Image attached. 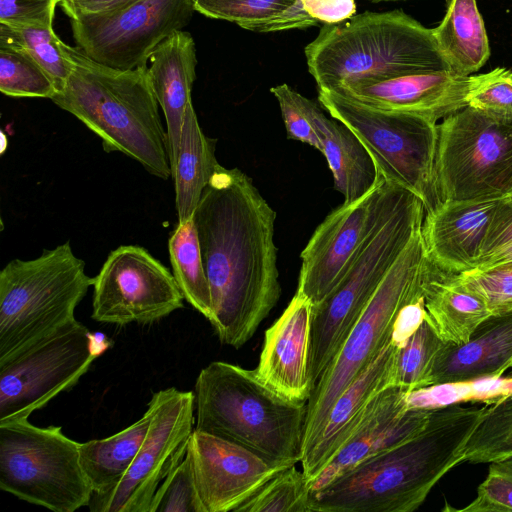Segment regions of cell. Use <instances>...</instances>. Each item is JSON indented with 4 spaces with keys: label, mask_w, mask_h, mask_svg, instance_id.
Returning <instances> with one entry per match:
<instances>
[{
    "label": "cell",
    "mask_w": 512,
    "mask_h": 512,
    "mask_svg": "<svg viewBox=\"0 0 512 512\" xmlns=\"http://www.w3.org/2000/svg\"><path fill=\"white\" fill-rule=\"evenodd\" d=\"M219 340L246 344L277 304L276 212L237 168L217 166L193 215Z\"/></svg>",
    "instance_id": "1"
},
{
    "label": "cell",
    "mask_w": 512,
    "mask_h": 512,
    "mask_svg": "<svg viewBox=\"0 0 512 512\" xmlns=\"http://www.w3.org/2000/svg\"><path fill=\"white\" fill-rule=\"evenodd\" d=\"M486 406L432 408L414 437L382 451L310 493L311 512H412L435 484L464 461Z\"/></svg>",
    "instance_id": "2"
},
{
    "label": "cell",
    "mask_w": 512,
    "mask_h": 512,
    "mask_svg": "<svg viewBox=\"0 0 512 512\" xmlns=\"http://www.w3.org/2000/svg\"><path fill=\"white\" fill-rule=\"evenodd\" d=\"M72 72L51 100L80 120L106 152H121L150 174L172 176L167 131L148 76V66L120 70L102 65L62 41Z\"/></svg>",
    "instance_id": "3"
},
{
    "label": "cell",
    "mask_w": 512,
    "mask_h": 512,
    "mask_svg": "<svg viewBox=\"0 0 512 512\" xmlns=\"http://www.w3.org/2000/svg\"><path fill=\"white\" fill-rule=\"evenodd\" d=\"M304 51L318 90L451 70L433 30L402 10L366 11L339 23L324 24Z\"/></svg>",
    "instance_id": "4"
},
{
    "label": "cell",
    "mask_w": 512,
    "mask_h": 512,
    "mask_svg": "<svg viewBox=\"0 0 512 512\" xmlns=\"http://www.w3.org/2000/svg\"><path fill=\"white\" fill-rule=\"evenodd\" d=\"M195 427L280 466L301 462L308 402L280 395L250 370L224 361L195 382Z\"/></svg>",
    "instance_id": "5"
},
{
    "label": "cell",
    "mask_w": 512,
    "mask_h": 512,
    "mask_svg": "<svg viewBox=\"0 0 512 512\" xmlns=\"http://www.w3.org/2000/svg\"><path fill=\"white\" fill-rule=\"evenodd\" d=\"M93 282L69 242L7 263L0 272V364L75 321Z\"/></svg>",
    "instance_id": "6"
},
{
    "label": "cell",
    "mask_w": 512,
    "mask_h": 512,
    "mask_svg": "<svg viewBox=\"0 0 512 512\" xmlns=\"http://www.w3.org/2000/svg\"><path fill=\"white\" fill-rule=\"evenodd\" d=\"M424 216L423 202L407 192L366 239L335 288L312 305L310 375L314 387L386 274L422 227Z\"/></svg>",
    "instance_id": "7"
},
{
    "label": "cell",
    "mask_w": 512,
    "mask_h": 512,
    "mask_svg": "<svg viewBox=\"0 0 512 512\" xmlns=\"http://www.w3.org/2000/svg\"><path fill=\"white\" fill-rule=\"evenodd\" d=\"M421 229L422 227L414 234L386 274L337 354L317 381L308 400L303 453L317 438L337 397L392 339L394 324L400 311L424 296L426 250Z\"/></svg>",
    "instance_id": "8"
},
{
    "label": "cell",
    "mask_w": 512,
    "mask_h": 512,
    "mask_svg": "<svg viewBox=\"0 0 512 512\" xmlns=\"http://www.w3.org/2000/svg\"><path fill=\"white\" fill-rule=\"evenodd\" d=\"M318 100L331 117L355 133L384 180L415 194L425 214L441 203L435 173L437 122L375 109L332 90H318Z\"/></svg>",
    "instance_id": "9"
},
{
    "label": "cell",
    "mask_w": 512,
    "mask_h": 512,
    "mask_svg": "<svg viewBox=\"0 0 512 512\" xmlns=\"http://www.w3.org/2000/svg\"><path fill=\"white\" fill-rule=\"evenodd\" d=\"M79 447L60 426L0 422V489L54 512L88 506L94 492Z\"/></svg>",
    "instance_id": "10"
},
{
    "label": "cell",
    "mask_w": 512,
    "mask_h": 512,
    "mask_svg": "<svg viewBox=\"0 0 512 512\" xmlns=\"http://www.w3.org/2000/svg\"><path fill=\"white\" fill-rule=\"evenodd\" d=\"M435 173L441 203L506 197L512 190V120L470 106L444 118Z\"/></svg>",
    "instance_id": "11"
},
{
    "label": "cell",
    "mask_w": 512,
    "mask_h": 512,
    "mask_svg": "<svg viewBox=\"0 0 512 512\" xmlns=\"http://www.w3.org/2000/svg\"><path fill=\"white\" fill-rule=\"evenodd\" d=\"M110 345L75 320L0 364V422L28 419L72 388Z\"/></svg>",
    "instance_id": "12"
},
{
    "label": "cell",
    "mask_w": 512,
    "mask_h": 512,
    "mask_svg": "<svg viewBox=\"0 0 512 512\" xmlns=\"http://www.w3.org/2000/svg\"><path fill=\"white\" fill-rule=\"evenodd\" d=\"M151 421L142 445L120 482L93 494L91 512H150L159 485L184 459L195 424V395L174 387L152 394Z\"/></svg>",
    "instance_id": "13"
},
{
    "label": "cell",
    "mask_w": 512,
    "mask_h": 512,
    "mask_svg": "<svg viewBox=\"0 0 512 512\" xmlns=\"http://www.w3.org/2000/svg\"><path fill=\"white\" fill-rule=\"evenodd\" d=\"M407 192L380 176L375 187L360 199L333 210L301 252L296 293L312 305L323 301L366 239L391 215Z\"/></svg>",
    "instance_id": "14"
},
{
    "label": "cell",
    "mask_w": 512,
    "mask_h": 512,
    "mask_svg": "<svg viewBox=\"0 0 512 512\" xmlns=\"http://www.w3.org/2000/svg\"><path fill=\"white\" fill-rule=\"evenodd\" d=\"M194 0H135L112 12L70 18L73 38L102 65L131 70L147 65L156 47L192 19Z\"/></svg>",
    "instance_id": "15"
},
{
    "label": "cell",
    "mask_w": 512,
    "mask_h": 512,
    "mask_svg": "<svg viewBox=\"0 0 512 512\" xmlns=\"http://www.w3.org/2000/svg\"><path fill=\"white\" fill-rule=\"evenodd\" d=\"M92 287L91 317L101 323L149 324L183 307L173 273L136 245L111 251Z\"/></svg>",
    "instance_id": "16"
},
{
    "label": "cell",
    "mask_w": 512,
    "mask_h": 512,
    "mask_svg": "<svg viewBox=\"0 0 512 512\" xmlns=\"http://www.w3.org/2000/svg\"><path fill=\"white\" fill-rule=\"evenodd\" d=\"M186 454L204 512H236L272 477L287 468L232 441L196 429L190 436Z\"/></svg>",
    "instance_id": "17"
},
{
    "label": "cell",
    "mask_w": 512,
    "mask_h": 512,
    "mask_svg": "<svg viewBox=\"0 0 512 512\" xmlns=\"http://www.w3.org/2000/svg\"><path fill=\"white\" fill-rule=\"evenodd\" d=\"M408 391L391 385L371 402L344 443L308 482L316 492L360 462L417 435L428 423L432 409H409Z\"/></svg>",
    "instance_id": "18"
},
{
    "label": "cell",
    "mask_w": 512,
    "mask_h": 512,
    "mask_svg": "<svg viewBox=\"0 0 512 512\" xmlns=\"http://www.w3.org/2000/svg\"><path fill=\"white\" fill-rule=\"evenodd\" d=\"M473 75L451 70L347 83L332 91L369 107L418 115L437 122L467 106Z\"/></svg>",
    "instance_id": "19"
},
{
    "label": "cell",
    "mask_w": 512,
    "mask_h": 512,
    "mask_svg": "<svg viewBox=\"0 0 512 512\" xmlns=\"http://www.w3.org/2000/svg\"><path fill=\"white\" fill-rule=\"evenodd\" d=\"M311 331L312 304L297 293L265 331L255 372L289 400L308 402L314 390L310 375Z\"/></svg>",
    "instance_id": "20"
},
{
    "label": "cell",
    "mask_w": 512,
    "mask_h": 512,
    "mask_svg": "<svg viewBox=\"0 0 512 512\" xmlns=\"http://www.w3.org/2000/svg\"><path fill=\"white\" fill-rule=\"evenodd\" d=\"M499 201H444L426 213L421 232L429 260L449 273L474 269Z\"/></svg>",
    "instance_id": "21"
},
{
    "label": "cell",
    "mask_w": 512,
    "mask_h": 512,
    "mask_svg": "<svg viewBox=\"0 0 512 512\" xmlns=\"http://www.w3.org/2000/svg\"><path fill=\"white\" fill-rule=\"evenodd\" d=\"M398 347L391 339L337 397L317 438L303 453L300 463L307 482L317 475L348 438L373 399L383 389L394 385Z\"/></svg>",
    "instance_id": "22"
},
{
    "label": "cell",
    "mask_w": 512,
    "mask_h": 512,
    "mask_svg": "<svg viewBox=\"0 0 512 512\" xmlns=\"http://www.w3.org/2000/svg\"><path fill=\"white\" fill-rule=\"evenodd\" d=\"M512 361V311L492 314L461 345L444 343L432 386L498 378Z\"/></svg>",
    "instance_id": "23"
},
{
    "label": "cell",
    "mask_w": 512,
    "mask_h": 512,
    "mask_svg": "<svg viewBox=\"0 0 512 512\" xmlns=\"http://www.w3.org/2000/svg\"><path fill=\"white\" fill-rule=\"evenodd\" d=\"M149 60L148 76L165 117L173 170L185 112L192 102L191 90L196 79L197 58L192 35L183 30L173 33L156 47Z\"/></svg>",
    "instance_id": "24"
},
{
    "label": "cell",
    "mask_w": 512,
    "mask_h": 512,
    "mask_svg": "<svg viewBox=\"0 0 512 512\" xmlns=\"http://www.w3.org/2000/svg\"><path fill=\"white\" fill-rule=\"evenodd\" d=\"M425 318L444 343L461 345L492 315L486 301L441 270L426 254L423 275Z\"/></svg>",
    "instance_id": "25"
},
{
    "label": "cell",
    "mask_w": 512,
    "mask_h": 512,
    "mask_svg": "<svg viewBox=\"0 0 512 512\" xmlns=\"http://www.w3.org/2000/svg\"><path fill=\"white\" fill-rule=\"evenodd\" d=\"M311 121L321 153L333 174L334 187L352 203L368 193L380 179L375 163L355 133L341 121L328 117L312 101Z\"/></svg>",
    "instance_id": "26"
},
{
    "label": "cell",
    "mask_w": 512,
    "mask_h": 512,
    "mask_svg": "<svg viewBox=\"0 0 512 512\" xmlns=\"http://www.w3.org/2000/svg\"><path fill=\"white\" fill-rule=\"evenodd\" d=\"M215 143L203 133L191 102L185 112L179 152L172 170L179 224L193 218L203 191L219 165Z\"/></svg>",
    "instance_id": "27"
},
{
    "label": "cell",
    "mask_w": 512,
    "mask_h": 512,
    "mask_svg": "<svg viewBox=\"0 0 512 512\" xmlns=\"http://www.w3.org/2000/svg\"><path fill=\"white\" fill-rule=\"evenodd\" d=\"M450 69L462 76L478 71L490 56L489 40L476 0H446V12L433 28Z\"/></svg>",
    "instance_id": "28"
},
{
    "label": "cell",
    "mask_w": 512,
    "mask_h": 512,
    "mask_svg": "<svg viewBox=\"0 0 512 512\" xmlns=\"http://www.w3.org/2000/svg\"><path fill=\"white\" fill-rule=\"evenodd\" d=\"M151 421L147 408L140 419L118 433L80 443V462L93 489L102 494L124 477L139 451Z\"/></svg>",
    "instance_id": "29"
},
{
    "label": "cell",
    "mask_w": 512,
    "mask_h": 512,
    "mask_svg": "<svg viewBox=\"0 0 512 512\" xmlns=\"http://www.w3.org/2000/svg\"><path fill=\"white\" fill-rule=\"evenodd\" d=\"M168 249L172 273L184 300L209 321L212 316L211 292L193 218L183 224L177 223L169 237Z\"/></svg>",
    "instance_id": "30"
},
{
    "label": "cell",
    "mask_w": 512,
    "mask_h": 512,
    "mask_svg": "<svg viewBox=\"0 0 512 512\" xmlns=\"http://www.w3.org/2000/svg\"><path fill=\"white\" fill-rule=\"evenodd\" d=\"M0 46L30 55L52 79L56 92L63 89L72 72V64L52 24L11 26L0 23Z\"/></svg>",
    "instance_id": "31"
},
{
    "label": "cell",
    "mask_w": 512,
    "mask_h": 512,
    "mask_svg": "<svg viewBox=\"0 0 512 512\" xmlns=\"http://www.w3.org/2000/svg\"><path fill=\"white\" fill-rule=\"evenodd\" d=\"M444 342L427 319L419 323L403 344L395 360L394 385L413 392L432 386V375Z\"/></svg>",
    "instance_id": "32"
},
{
    "label": "cell",
    "mask_w": 512,
    "mask_h": 512,
    "mask_svg": "<svg viewBox=\"0 0 512 512\" xmlns=\"http://www.w3.org/2000/svg\"><path fill=\"white\" fill-rule=\"evenodd\" d=\"M512 456V391L487 405L464 449V461L490 463Z\"/></svg>",
    "instance_id": "33"
},
{
    "label": "cell",
    "mask_w": 512,
    "mask_h": 512,
    "mask_svg": "<svg viewBox=\"0 0 512 512\" xmlns=\"http://www.w3.org/2000/svg\"><path fill=\"white\" fill-rule=\"evenodd\" d=\"M236 512H311L310 490L303 471L295 465L283 469Z\"/></svg>",
    "instance_id": "34"
},
{
    "label": "cell",
    "mask_w": 512,
    "mask_h": 512,
    "mask_svg": "<svg viewBox=\"0 0 512 512\" xmlns=\"http://www.w3.org/2000/svg\"><path fill=\"white\" fill-rule=\"evenodd\" d=\"M0 91L17 98H49L56 87L49 75L26 52L0 46Z\"/></svg>",
    "instance_id": "35"
},
{
    "label": "cell",
    "mask_w": 512,
    "mask_h": 512,
    "mask_svg": "<svg viewBox=\"0 0 512 512\" xmlns=\"http://www.w3.org/2000/svg\"><path fill=\"white\" fill-rule=\"evenodd\" d=\"M467 106L495 118L512 120V71L495 68L473 75Z\"/></svg>",
    "instance_id": "36"
},
{
    "label": "cell",
    "mask_w": 512,
    "mask_h": 512,
    "mask_svg": "<svg viewBox=\"0 0 512 512\" xmlns=\"http://www.w3.org/2000/svg\"><path fill=\"white\" fill-rule=\"evenodd\" d=\"M150 512H204L187 454L159 485Z\"/></svg>",
    "instance_id": "37"
},
{
    "label": "cell",
    "mask_w": 512,
    "mask_h": 512,
    "mask_svg": "<svg viewBox=\"0 0 512 512\" xmlns=\"http://www.w3.org/2000/svg\"><path fill=\"white\" fill-rule=\"evenodd\" d=\"M456 275L461 283L486 301L492 314L512 311V262Z\"/></svg>",
    "instance_id": "38"
},
{
    "label": "cell",
    "mask_w": 512,
    "mask_h": 512,
    "mask_svg": "<svg viewBox=\"0 0 512 512\" xmlns=\"http://www.w3.org/2000/svg\"><path fill=\"white\" fill-rule=\"evenodd\" d=\"M295 0H194L195 10L206 17L247 24L269 18Z\"/></svg>",
    "instance_id": "39"
},
{
    "label": "cell",
    "mask_w": 512,
    "mask_h": 512,
    "mask_svg": "<svg viewBox=\"0 0 512 512\" xmlns=\"http://www.w3.org/2000/svg\"><path fill=\"white\" fill-rule=\"evenodd\" d=\"M463 512H512V456L490 462L475 499Z\"/></svg>",
    "instance_id": "40"
},
{
    "label": "cell",
    "mask_w": 512,
    "mask_h": 512,
    "mask_svg": "<svg viewBox=\"0 0 512 512\" xmlns=\"http://www.w3.org/2000/svg\"><path fill=\"white\" fill-rule=\"evenodd\" d=\"M278 101L287 137L308 144L321 152L320 140L311 121L312 101L295 91L287 84L270 89Z\"/></svg>",
    "instance_id": "41"
},
{
    "label": "cell",
    "mask_w": 512,
    "mask_h": 512,
    "mask_svg": "<svg viewBox=\"0 0 512 512\" xmlns=\"http://www.w3.org/2000/svg\"><path fill=\"white\" fill-rule=\"evenodd\" d=\"M58 0H0V23L11 26L52 24Z\"/></svg>",
    "instance_id": "42"
},
{
    "label": "cell",
    "mask_w": 512,
    "mask_h": 512,
    "mask_svg": "<svg viewBox=\"0 0 512 512\" xmlns=\"http://www.w3.org/2000/svg\"><path fill=\"white\" fill-rule=\"evenodd\" d=\"M319 21L313 18L300 0H295L290 6L277 14L256 22L247 24L244 29L253 32H275L289 29H304L317 26Z\"/></svg>",
    "instance_id": "43"
},
{
    "label": "cell",
    "mask_w": 512,
    "mask_h": 512,
    "mask_svg": "<svg viewBox=\"0 0 512 512\" xmlns=\"http://www.w3.org/2000/svg\"><path fill=\"white\" fill-rule=\"evenodd\" d=\"M510 243H512V203L502 198L489 224L480 260Z\"/></svg>",
    "instance_id": "44"
},
{
    "label": "cell",
    "mask_w": 512,
    "mask_h": 512,
    "mask_svg": "<svg viewBox=\"0 0 512 512\" xmlns=\"http://www.w3.org/2000/svg\"><path fill=\"white\" fill-rule=\"evenodd\" d=\"M313 18L325 24L345 21L356 12L355 0H300Z\"/></svg>",
    "instance_id": "45"
},
{
    "label": "cell",
    "mask_w": 512,
    "mask_h": 512,
    "mask_svg": "<svg viewBox=\"0 0 512 512\" xmlns=\"http://www.w3.org/2000/svg\"><path fill=\"white\" fill-rule=\"evenodd\" d=\"M133 1L135 0H62L59 4L69 18H74L79 15L116 11Z\"/></svg>",
    "instance_id": "46"
},
{
    "label": "cell",
    "mask_w": 512,
    "mask_h": 512,
    "mask_svg": "<svg viewBox=\"0 0 512 512\" xmlns=\"http://www.w3.org/2000/svg\"><path fill=\"white\" fill-rule=\"evenodd\" d=\"M512 262V243L482 258L475 268L482 269L502 263ZM474 268V269H475Z\"/></svg>",
    "instance_id": "47"
},
{
    "label": "cell",
    "mask_w": 512,
    "mask_h": 512,
    "mask_svg": "<svg viewBox=\"0 0 512 512\" xmlns=\"http://www.w3.org/2000/svg\"><path fill=\"white\" fill-rule=\"evenodd\" d=\"M504 199L509 202V203H512V190L507 194L506 197H504Z\"/></svg>",
    "instance_id": "48"
},
{
    "label": "cell",
    "mask_w": 512,
    "mask_h": 512,
    "mask_svg": "<svg viewBox=\"0 0 512 512\" xmlns=\"http://www.w3.org/2000/svg\"><path fill=\"white\" fill-rule=\"evenodd\" d=\"M373 2H381V1H402V0H370Z\"/></svg>",
    "instance_id": "49"
},
{
    "label": "cell",
    "mask_w": 512,
    "mask_h": 512,
    "mask_svg": "<svg viewBox=\"0 0 512 512\" xmlns=\"http://www.w3.org/2000/svg\"><path fill=\"white\" fill-rule=\"evenodd\" d=\"M509 368H512V361H511V363H510V365H509Z\"/></svg>",
    "instance_id": "50"
},
{
    "label": "cell",
    "mask_w": 512,
    "mask_h": 512,
    "mask_svg": "<svg viewBox=\"0 0 512 512\" xmlns=\"http://www.w3.org/2000/svg\"><path fill=\"white\" fill-rule=\"evenodd\" d=\"M62 0H58V3L61 2Z\"/></svg>",
    "instance_id": "51"
}]
</instances>
